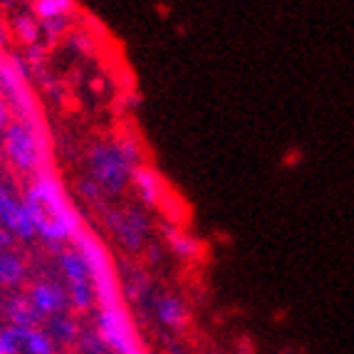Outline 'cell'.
I'll return each instance as SVG.
<instances>
[{
	"mask_svg": "<svg viewBox=\"0 0 354 354\" xmlns=\"http://www.w3.org/2000/svg\"><path fill=\"white\" fill-rule=\"evenodd\" d=\"M30 305L35 307V313L40 315V319H50L55 315H62L65 307L70 305L65 295V288H59L57 283H35L28 292Z\"/></svg>",
	"mask_w": 354,
	"mask_h": 354,
	"instance_id": "cell-10",
	"label": "cell"
},
{
	"mask_svg": "<svg viewBox=\"0 0 354 354\" xmlns=\"http://www.w3.org/2000/svg\"><path fill=\"white\" fill-rule=\"evenodd\" d=\"M18 32L23 35L25 42H35L37 35H40V25H37L35 15H23V18H18Z\"/></svg>",
	"mask_w": 354,
	"mask_h": 354,
	"instance_id": "cell-18",
	"label": "cell"
},
{
	"mask_svg": "<svg viewBox=\"0 0 354 354\" xmlns=\"http://www.w3.org/2000/svg\"><path fill=\"white\" fill-rule=\"evenodd\" d=\"M206 354H218V352H206Z\"/></svg>",
	"mask_w": 354,
	"mask_h": 354,
	"instance_id": "cell-21",
	"label": "cell"
},
{
	"mask_svg": "<svg viewBox=\"0 0 354 354\" xmlns=\"http://www.w3.org/2000/svg\"><path fill=\"white\" fill-rule=\"evenodd\" d=\"M151 313L166 330H174V332L183 330V327L189 325V317H191L189 305L178 295H169V292L151 297Z\"/></svg>",
	"mask_w": 354,
	"mask_h": 354,
	"instance_id": "cell-11",
	"label": "cell"
},
{
	"mask_svg": "<svg viewBox=\"0 0 354 354\" xmlns=\"http://www.w3.org/2000/svg\"><path fill=\"white\" fill-rule=\"evenodd\" d=\"M8 124H10V106H8L6 95L0 92V134L8 129Z\"/></svg>",
	"mask_w": 354,
	"mask_h": 354,
	"instance_id": "cell-20",
	"label": "cell"
},
{
	"mask_svg": "<svg viewBox=\"0 0 354 354\" xmlns=\"http://www.w3.org/2000/svg\"><path fill=\"white\" fill-rule=\"evenodd\" d=\"M129 186H134L139 201L147 203V206H151V208H161L166 203V198L171 196V191H169V186H166L164 176L147 164L136 166V171L131 174Z\"/></svg>",
	"mask_w": 354,
	"mask_h": 354,
	"instance_id": "cell-9",
	"label": "cell"
},
{
	"mask_svg": "<svg viewBox=\"0 0 354 354\" xmlns=\"http://www.w3.org/2000/svg\"><path fill=\"white\" fill-rule=\"evenodd\" d=\"M59 270L65 278V295L75 310L84 313L97 302L95 285H92V275H89L87 266H84L82 255L75 248H67L59 253Z\"/></svg>",
	"mask_w": 354,
	"mask_h": 354,
	"instance_id": "cell-6",
	"label": "cell"
},
{
	"mask_svg": "<svg viewBox=\"0 0 354 354\" xmlns=\"http://www.w3.org/2000/svg\"><path fill=\"white\" fill-rule=\"evenodd\" d=\"M80 194H82L84 201L95 203V206H100L102 198H104V191H102L100 186H97V183L92 181V178H89V176L80 181Z\"/></svg>",
	"mask_w": 354,
	"mask_h": 354,
	"instance_id": "cell-19",
	"label": "cell"
},
{
	"mask_svg": "<svg viewBox=\"0 0 354 354\" xmlns=\"http://www.w3.org/2000/svg\"><path fill=\"white\" fill-rule=\"evenodd\" d=\"M166 243H169V250H171L174 255H178L181 260H198L203 253L201 241L181 228H169Z\"/></svg>",
	"mask_w": 354,
	"mask_h": 354,
	"instance_id": "cell-14",
	"label": "cell"
},
{
	"mask_svg": "<svg viewBox=\"0 0 354 354\" xmlns=\"http://www.w3.org/2000/svg\"><path fill=\"white\" fill-rule=\"evenodd\" d=\"M72 10H75V6H72L70 0H40V3L32 6L37 25L53 37L59 35V32L65 30Z\"/></svg>",
	"mask_w": 354,
	"mask_h": 354,
	"instance_id": "cell-12",
	"label": "cell"
},
{
	"mask_svg": "<svg viewBox=\"0 0 354 354\" xmlns=\"http://www.w3.org/2000/svg\"><path fill=\"white\" fill-rule=\"evenodd\" d=\"M0 332H3V330H0Z\"/></svg>",
	"mask_w": 354,
	"mask_h": 354,
	"instance_id": "cell-22",
	"label": "cell"
},
{
	"mask_svg": "<svg viewBox=\"0 0 354 354\" xmlns=\"http://www.w3.org/2000/svg\"><path fill=\"white\" fill-rule=\"evenodd\" d=\"M3 151L20 174H32L37 176L45 164V142H42L40 129L25 124V122H10L3 131Z\"/></svg>",
	"mask_w": 354,
	"mask_h": 354,
	"instance_id": "cell-4",
	"label": "cell"
},
{
	"mask_svg": "<svg viewBox=\"0 0 354 354\" xmlns=\"http://www.w3.org/2000/svg\"><path fill=\"white\" fill-rule=\"evenodd\" d=\"M25 278V260L10 248L0 250V288H15Z\"/></svg>",
	"mask_w": 354,
	"mask_h": 354,
	"instance_id": "cell-16",
	"label": "cell"
},
{
	"mask_svg": "<svg viewBox=\"0 0 354 354\" xmlns=\"http://www.w3.org/2000/svg\"><path fill=\"white\" fill-rule=\"evenodd\" d=\"M23 203L35 236L45 238L50 245H62L82 230L80 216L67 198L62 183L50 171H40L32 178Z\"/></svg>",
	"mask_w": 354,
	"mask_h": 354,
	"instance_id": "cell-1",
	"label": "cell"
},
{
	"mask_svg": "<svg viewBox=\"0 0 354 354\" xmlns=\"http://www.w3.org/2000/svg\"><path fill=\"white\" fill-rule=\"evenodd\" d=\"M97 335L109 354H142V342L136 337L134 322L124 305L100 307L97 313Z\"/></svg>",
	"mask_w": 354,
	"mask_h": 354,
	"instance_id": "cell-5",
	"label": "cell"
},
{
	"mask_svg": "<svg viewBox=\"0 0 354 354\" xmlns=\"http://www.w3.org/2000/svg\"><path fill=\"white\" fill-rule=\"evenodd\" d=\"M6 315L10 319V327H25V330H37L40 325V315L35 307L30 305L28 295H15L6 302Z\"/></svg>",
	"mask_w": 354,
	"mask_h": 354,
	"instance_id": "cell-13",
	"label": "cell"
},
{
	"mask_svg": "<svg viewBox=\"0 0 354 354\" xmlns=\"http://www.w3.org/2000/svg\"><path fill=\"white\" fill-rule=\"evenodd\" d=\"M136 166H142V149L131 136L100 142L89 151V178L104 191V196L122 194L131 183Z\"/></svg>",
	"mask_w": 354,
	"mask_h": 354,
	"instance_id": "cell-2",
	"label": "cell"
},
{
	"mask_svg": "<svg viewBox=\"0 0 354 354\" xmlns=\"http://www.w3.org/2000/svg\"><path fill=\"white\" fill-rule=\"evenodd\" d=\"M0 352L3 354H55V344L42 330L6 327L0 332Z\"/></svg>",
	"mask_w": 354,
	"mask_h": 354,
	"instance_id": "cell-8",
	"label": "cell"
},
{
	"mask_svg": "<svg viewBox=\"0 0 354 354\" xmlns=\"http://www.w3.org/2000/svg\"><path fill=\"white\" fill-rule=\"evenodd\" d=\"M124 295L136 302H144L151 295V280H149L147 272H131L124 283Z\"/></svg>",
	"mask_w": 354,
	"mask_h": 354,
	"instance_id": "cell-17",
	"label": "cell"
},
{
	"mask_svg": "<svg viewBox=\"0 0 354 354\" xmlns=\"http://www.w3.org/2000/svg\"><path fill=\"white\" fill-rule=\"evenodd\" d=\"M75 250L82 255L84 266H87L89 275H92V285H95V295L100 307H114L122 305V285H119L114 263L106 253L104 243L89 233V230H80L75 238Z\"/></svg>",
	"mask_w": 354,
	"mask_h": 354,
	"instance_id": "cell-3",
	"label": "cell"
},
{
	"mask_svg": "<svg viewBox=\"0 0 354 354\" xmlns=\"http://www.w3.org/2000/svg\"><path fill=\"white\" fill-rule=\"evenodd\" d=\"M0 354H3V352H0Z\"/></svg>",
	"mask_w": 354,
	"mask_h": 354,
	"instance_id": "cell-23",
	"label": "cell"
},
{
	"mask_svg": "<svg viewBox=\"0 0 354 354\" xmlns=\"http://www.w3.org/2000/svg\"><path fill=\"white\" fill-rule=\"evenodd\" d=\"M45 335L50 337V342H57V344H75V342H80V325L75 322V317L72 315H67V313H62V315H55V317H50L48 319V332Z\"/></svg>",
	"mask_w": 354,
	"mask_h": 354,
	"instance_id": "cell-15",
	"label": "cell"
},
{
	"mask_svg": "<svg viewBox=\"0 0 354 354\" xmlns=\"http://www.w3.org/2000/svg\"><path fill=\"white\" fill-rule=\"evenodd\" d=\"M106 228L117 238L127 250L139 253L147 245L151 223H149L147 213L139 208H114L106 213Z\"/></svg>",
	"mask_w": 354,
	"mask_h": 354,
	"instance_id": "cell-7",
	"label": "cell"
}]
</instances>
